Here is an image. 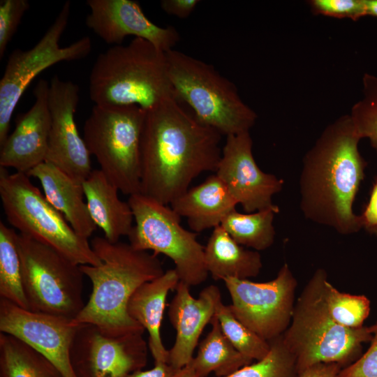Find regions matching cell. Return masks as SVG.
Here are the masks:
<instances>
[{"label": "cell", "instance_id": "cell-9", "mask_svg": "<svg viewBox=\"0 0 377 377\" xmlns=\"http://www.w3.org/2000/svg\"><path fill=\"white\" fill-rule=\"evenodd\" d=\"M17 244L29 310L72 321L85 305L80 265L22 234Z\"/></svg>", "mask_w": 377, "mask_h": 377}, {"label": "cell", "instance_id": "cell-20", "mask_svg": "<svg viewBox=\"0 0 377 377\" xmlns=\"http://www.w3.org/2000/svg\"><path fill=\"white\" fill-rule=\"evenodd\" d=\"M27 175L40 182L47 200L63 215L78 235L87 239L92 235L96 226L84 200L82 184L47 162L39 164Z\"/></svg>", "mask_w": 377, "mask_h": 377}, {"label": "cell", "instance_id": "cell-24", "mask_svg": "<svg viewBox=\"0 0 377 377\" xmlns=\"http://www.w3.org/2000/svg\"><path fill=\"white\" fill-rule=\"evenodd\" d=\"M205 260L208 273L216 281L249 279L258 276L263 267L260 253L244 248L221 226L214 228L208 239Z\"/></svg>", "mask_w": 377, "mask_h": 377}, {"label": "cell", "instance_id": "cell-38", "mask_svg": "<svg viewBox=\"0 0 377 377\" xmlns=\"http://www.w3.org/2000/svg\"><path fill=\"white\" fill-rule=\"evenodd\" d=\"M341 369L337 363H318L305 369L299 377H337Z\"/></svg>", "mask_w": 377, "mask_h": 377}, {"label": "cell", "instance_id": "cell-26", "mask_svg": "<svg viewBox=\"0 0 377 377\" xmlns=\"http://www.w3.org/2000/svg\"><path fill=\"white\" fill-rule=\"evenodd\" d=\"M0 377H63L43 355L12 335L0 334Z\"/></svg>", "mask_w": 377, "mask_h": 377}, {"label": "cell", "instance_id": "cell-5", "mask_svg": "<svg viewBox=\"0 0 377 377\" xmlns=\"http://www.w3.org/2000/svg\"><path fill=\"white\" fill-rule=\"evenodd\" d=\"M327 272L317 269L295 302L289 327L282 334L293 354L298 374L318 363H337L342 369L362 355V345L370 342L369 327L348 328L331 316L325 297Z\"/></svg>", "mask_w": 377, "mask_h": 377}, {"label": "cell", "instance_id": "cell-6", "mask_svg": "<svg viewBox=\"0 0 377 377\" xmlns=\"http://www.w3.org/2000/svg\"><path fill=\"white\" fill-rule=\"evenodd\" d=\"M175 97L201 124L222 135L249 131L257 114L241 98L236 86L211 64L171 50L165 52Z\"/></svg>", "mask_w": 377, "mask_h": 377}, {"label": "cell", "instance_id": "cell-7", "mask_svg": "<svg viewBox=\"0 0 377 377\" xmlns=\"http://www.w3.org/2000/svg\"><path fill=\"white\" fill-rule=\"evenodd\" d=\"M0 198L8 222L19 233L53 248L79 265L101 263L88 239L75 232L27 174L10 173L0 167Z\"/></svg>", "mask_w": 377, "mask_h": 377}, {"label": "cell", "instance_id": "cell-16", "mask_svg": "<svg viewBox=\"0 0 377 377\" xmlns=\"http://www.w3.org/2000/svg\"><path fill=\"white\" fill-rule=\"evenodd\" d=\"M77 329L71 320L34 312L0 298V331L15 337L40 353L63 377H76L70 351Z\"/></svg>", "mask_w": 377, "mask_h": 377}, {"label": "cell", "instance_id": "cell-23", "mask_svg": "<svg viewBox=\"0 0 377 377\" xmlns=\"http://www.w3.org/2000/svg\"><path fill=\"white\" fill-rule=\"evenodd\" d=\"M237 204L215 174L200 184L188 188L170 205L176 214L187 219L192 230L200 232L221 226L224 218L236 209Z\"/></svg>", "mask_w": 377, "mask_h": 377}, {"label": "cell", "instance_id": "cell-32", "mask_svg": "<svg viewBox=\"0 0 377 377\" xmlns=\"http://www.w3.org/2000/svg\"><path fill=\"white\" fill-rule=\"evenodd\" d=\"M362 97L351 108L350 117L362 138L369 139L377 153V76H362Z\"/></svg>", "mask_w": 377, "mask_h": 377}, {"label": "cell", "instance_id": "cell-4", "mask_svg": "<svg viewBox=\"0 0 377 377\" xmlns=\"http://www.w3.org/2000/svg\"><path fill=\"white\" fill-rule=\"evenodd\" d=\"M89 96L95 105H135L146 111L175 97L165 52L140 38L126 45H113L94 63Z\"/></svg>", "mask_w": 377, "mask_h": 377}, {"label": "cell", "instance_id": "cell-11", "mask_svg": "<svg viewBox=\"0 0 377 377\" xmlns=\"http://www.w3.org/2000/svg\"><path fill=\"white\" fill-rule=\"evenodd\" d=\"M71 1H66L52 25L31 49L15 50L9 56L0 80V146L7 138L11 117L23 93L32 80L50 66L64 61L82 59L92 48L84 36L66 47L59 41L70 16Z\"/></svg>", "mask_w": 377, "mask_h": 377}, {"label": "cell", "instance_id": "cell-29", "mask_svg": "<svg viewBox=\"0 0 377 377\" xmlns=\"http://www.w3.org/2000/svg\"><path fill=\"white\" fill-rule=\"evenodd\" d=\"M216 316L221 330L232 346L244 357L252 361L265 357L270 350V343L242 323L232 313L229 305L220 300Z\"/></svg>", "mask_w": 377, "mask_h": 377}, {"label": "cell", "instance_id": "cell-15", "mask_svg": "<svg viewBox=\"0 0 377 377\" xmlns=\"http://www.w3.org/2000/svg\"><path fill=\"white\" fill-rule=\"evenodd\" d=\"M252 146L249 131L226 136L215 171L248 213L274 206L272 197L282 190L284 184L282 179L260 169L253 158Z\"/></svg>", "mask_w": 377, "mask_h": 377}, {"label": "cell", "instance_id": "cell-39", "mask_svg": "<svg viewBox=\"0 0 377 377\" xmlns=\"http://www.w3.org/2000/svg\"><path fill=\"white\" fill-rule=\"evenodd\" d=\"M177 370L166 362L154 363V367L146 371H137L125 377H175Z\"/></svg>", "mask_w": 377, "mask_h": 377}, {"label": "cell", "instance_id": "cell-18", "mask_svg": "<svg viewBox=\"0 0 377 377\" xmlns=\"http://www.w3.org/2000/svg\"><path fill=\"white\" fill-rule=\"evenodd\" d=\"M49 87L45 79L38 82L33 105L17 116L15 129L0 146V167L27 174L45 162L51 124Z\"/></svg>", "mask_w": 377, "mask_h": 377}, {"label": "cell", "instance_id": "cell-31", "mask_svg": "<svg viewBox=\"0 0 377 377\" xmlns=\"http://www.w3.org/2000/svg\"><path fill=\"white\" fill-rule=\"evenodd\" d=\"M269 343L270 350L265 357L226 377H299L295 357L284 344L282 335Z\"/></svg>", "mask_w": 377, "mask_h": 377}, {"label": "cell", "instance_id": "cell-34", "mask_svg": "<svg viewBox=\"0 0 377 377\" xmlns=\"http://www.w3.org/2000/svg\"><path fill=\"white\" fill-rule=\"evenodd\" d=\"M308 3L316 15L354 21L367 16L365 0H310Z\"/></svg>", "mask_w": 377, "mask_h": 377}, {"label": "cell", "instance_id": "cell-1", "mask_svg": "<svg viewBox=\"0 0 377 377\" xmlns=\"http://www.w3.org/2000/svg\"><path fill=\"white\" fill-rule=\"evenodd\" d=\"M175 97L146 112L140 144V193L168 205L204 172L216 171L222 135L199 122Z\"/></svg>", "mask_w": 377, "mask_h": 377}, {"label": "cell", "instance_id": "cell-14", "mask_svg": "<svg viewBox=\"0 0 377 377\" xmlns=\"http://www.w3.org/2000/svg\"><path fill=\"white\" fill-rule=\"evenodd\" d=\"M78 102L79 87L76 84L57 75L52 77L48 94L51 124L45 162L82 184L93 170L91 154L75 123Z\"/></svg>", "mask_w": 377, "mask_h": 377}, {"label": "cell", "instance_id": "cell-22", "mask_svg": "<svg viewBox=\"0 0 377 377\" xmlns=\"http://www.w3.org/2000/svg\"><path fill=\"white\" fill-rule=\"evenodd\" d=\"M82 187L90 216L103 237L112 242L128 237L134 224L133 211L128 202L119 198V191L105 174L93 170Z\"/></svg>", "mask_w": 377, "mask_h": 377}, {"label": "cell", "instance_id": "cell-13", "mask_svg": "<svg viewBox=\"0 0 377 377\" xmlns=\"http://www.w3.org/2000/svg\"><path fill=\"white\" fill-rule=\"evenodd\" d=\"M76 377H125L147 362L142 334L111 337L91 324L77 325L70 351Z\"/></svg>", "mask_w": 377, "mask_h": 377}, {"label": "cell", "instance_id": "cell-36", "mask_svg": "<svg viewBox=\"0 0 377 377\" xmlns=\"http://www.w3.org/2000/svg\"><path fill=\"white\" fill-rule=\"evenodd\" d=\"M360 216L362 228L369 233L377 234V179L373 184L369 201Z\"/></svg>", "mask_w": 377, "mask_h": 377}, {"label": "cell", "instance_id": "cell-2", "mask_svg": "<svg viewBox=\"0 0 377 377\" xmlns=\"http://www.w3.org/2000/svg\"><path fill=\"white\" fill-rule=\"evenodd\" d=\"M360 140L350 115L340 117L305 154L300 176V206L305 218L344 235L362 228L353 208L367 166L358 148Z\"/></svg>", "mask_w": 377, "mask_h": 377}, {"label": "cell", "instance_id": "cell-40", "mask_svg": "<svg viewBox=\"0 0 377 377\" xmlns=\"http://www.w3.org/2000/svg\"><path fill=\"white\" fill-rule=\"evenodd\" d=\"M175 377H198L191 364V362L184 367L177 370Z\"/></svg>", "mask_w": 377, "mask_h": 377}, {"label": "cell", "instance_id": "cell-30", "mask_svg": "<svg viewBox=\"0 0 377 377\" xmlns=\"http://www.w3.org/2000/svg\"><path fill=\"white\" fill-rule=\"evenodd\" d=\"M325 297L330 313L339 324L348 328H360L370 313V300L364 295H352L336 288L328 280L325 283Z\"/></svg>", "mask_w": 377, "mask_h": 377}, {"label": "cell", "instance_id": "cell-35", "mask_svg": "<svg viewBox=\"0 0 377 377\" xmlns=\"http://www.w3.org/2000/svg\"><path fill=\"white\" fill-rule=\"evenodd\" d=\"M369 329L372 334L369 348L355 362L341 369L337 377H377V321Z\"/></svg>", "mask_w": 377, "mask_h": 377}, {"label": "cell", "instance_id": "cell-19", "mask_svg": "<svg viewBox=\"0 0 377 377\" xmlns=\"http://www.w3.org/2000/svg\"><path fill=\"white\" fill-rule=\"evenodd\" d=\"M190 286L180 281L169 306L170 321L176 330L173 346L169 350L168 364L179 370L190 363L198 339L216 313L221 295L219 288H205L198 298L192 297Z\"/></svg>", "mask_w": 377, "mask_h": 377}, {"label": "cell", "instance_id": "cell-17", "mask_svg": "<svg viewBox=\"0 0 377 377\" xmlns=\"http://www.w3.org/2000/svg\"><path fill=\"white\" fill-rule=\"evenodd\" d=\"M89 13L86 25L105 43L121 45L128 36L145 39L166 52L179 42L180 36L172 27H160L143 13L133 0H87Z\"/></svg>", "mask_w": 377, "mask_h": 377}, {"label": "cell", "instance_id": "cell-33", "mask_svg": "<svg viewBox=\"0 0 377 377\" xmlns=\"http://www.w3.org/2000/svg\"><path fill=\"white\" fill-rule=\"evenodd\" d=\"M27 0L0 1V59L5 54L22 17L29 8Z\"/></svg>", "mask_w": 377, "mask_h": 377}, {"label": "cell", "instance_id": "cell-12", "mask_svg": "<svg viewBox=\"0 0 377 377\" xmlns=\"http://www.w3.org/2000/svg\"><path fill=\"white\" fill-rule=\"evenodd\" d=\"M234 316L263 339L281 336L290 325L295 304L297 281L284 263L276 277L266 282L226 278Z\"/></svg>", "mask_w": 377, "mask_h": 377}, {"label": "cell", "instance_id": "cell-41", "mask_svg": "<svg viewBox=\"0 0 377 377\" xmlns=\"http://www.w3.org/2000/svg\"><path fill=\"white\" fill-rule=\"evenodd\" d=\"M367 15L377 17V0H365Z\"/></svg>", "mask_w": 377, "mask_h": 377}, {"label": "cell", "instance_id": "cell-25", "mask_svg": "<svg viewBox=\"0 0 377 377\" xmlns=\"http://www.w3.org/2000/svg\"><path fill=\"white\" fill-rule=\"evenodd\" d=\"M212 329L201 341L197 355L190 362L198 377L214 372L216 377L228 376L253 361L241 354L223 334L216 315Z\"/></svg>", "mask_w": 377, "mask_h": 377}, {"label": "cell", "instance_id": "cell-10", "mask_svg": "<svg viewBox=\"0 0 377 377\" xmlns=\"http://www.w3.org/2000/svg\"><path fill=\"white\" fill-rule=\"evenodd\" d=\"M128 202L134 216L129 244L138 250L170 258L180 281L189 286L203 283L209 273L205 247L198 242L196 233L184 228L181 217L166 205L141 193L130 195Z\"/></svg>", "mask_w": 377, "mask_h": 377}, {"label": "cell", "instance_id": "cell-21", "mask_svg": "<svg viewBox=\"0 0 377 377\" xmlns=\"http://www.w3.org/2000/svg\"><path fill=\"white\" fill-rule=\"evenodd\" d=\"M179 281L175 269H168L158 278L141 285L128 304L129 316L148 332V347L154 363H168L169 350L162 342L161 326L168 294L175 290Z\"/></svg>", "mask_w": 377, "mask_h": 377}, {"label": "cell", "instance_id": "cell-3", "mask_svg": "<svg viewBox=\"0 0 377 377\" xmlns=\"http://www.w3.org/2000/svg\"><path fill=\"white\" fill-rule=\"evenodd\" d=\"M90 244L101 263L80 265L92 290L72 325L91 324L111 337L143 334V327L129 316L128 304L141 285L165 272L161 262L154 253L138 250L129 243L96 236Z\"/></svg>", "mask_w": 377, "mask_h": 377}, {"label": "cell", "instance_id": "cell-8", "mask_svg": "<svg viewBox=\"0 0 377 377\" xmlns=\"http://www.w3.org/2000/svg\"><path fill=\"white\" fill-rule=\"evenodd\" d=\"M146 110L135 105H94L84 140L100 170L124 195L140 193V144Z\"/></svg>", "mask_w": 377, "mask_h": 377}, {"label": "cell", "instance_id": "cell-28", "mask_svg": "<svg viewBox=\"0 0 377 377\" xmlns=\"http://www.w3.org/2000/svg\"><path fill=\"white\" fill-rule=\"evenodd\" d=\"M17 237L13 228L0 221V297L29 310Z\"/></svg>", "mask_w": 377, "mask_h": 377}, {"label": "cell", "instance_id": "cell-37", "mask_svg": "<svg viewBox=\"0 0 377 377\" xmlns=\"http://www.w3.org/2000/svg\"><path fill=\"white\" fill-rule=\"evenodd\" d=\"M199 0H162V10L168 15L181 19L188 17L199 4Z\"/></svg>", "mask_w": 377, "mask_h": 377}, {"label": "cell", "instance_id": "cell-27", "mask_svg": "<svg viewBox=\"0 0 377 377\" xmlns=\"http://www.w3.org/2000/svg\"><path fill=\"white\" fill-rule=\"evenodd\" d=\"M279 212L276 205L248 214L235 209L224 218L221 226L239 244L257 251H263L274 242L273 221Z\"/></svg>", "mask_w": 377, "mask_h": 377}]
</instances>
